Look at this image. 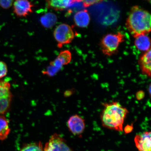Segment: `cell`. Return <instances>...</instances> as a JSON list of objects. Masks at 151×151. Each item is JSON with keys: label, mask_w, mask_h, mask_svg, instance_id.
I'll list each match as a JSON object with an SVG mask.
<instances>
[{"label": "cell", "mask_w": 151, "mask_h": 151, "mask_svg": "<svg viewBox=\"0 0 151 151\" xmlns=\"http://www.w3.org/2000/svg\"><path fill=\"white\" fill-rule=\"evenodd\" d=\"M104 109L101 115L104 127L118 132H122L123 126L129 113L127 109L118 101L103 104Z\"/></svg>", "instance_id": "obj_1"}, {"label": "cell", "mask_w": 151, "mask_h": 151, "mask_svg": "<svg viewBox=\"0 0 151 151\" xmlns=\"http://www.w3.org/2000/svg\"><path fill=\"white\" fill-rule=\"evenodd\" d=\"M126 26L134 37L141 35H147L151 31L150 13L138 6L132 7Z\"/></svg>", "instance_id": "obj_2"}, {"label": "cell", "mask_w": 151, "mask_h": 151, "mask_svg": "<svg viewBox=\"0 0 151 151\" xmlns=\"http://www.w3.org/2000/svg\"><path fill=\"white\" fill-rule=\"evenodd\" d=\"M124 35L121 33L106 35L101 41L102 52L105 55L111 56L118 52L119 46L124 41Z\"/></svg>", "instance_id": "obj_3"}, {"label": "cell", "mask_w": 151, "mask_h": 151, "mask_svg": "<svg viewBox=\"0 0 151 151\" xmlns=\"http://www.w3.org/2000/svg\"><path fill=\"white\" fill-rule=\"evenodd\" d=\"M54 36L58 46L61 48L63 45L69 44L74 39L75 33L73 28L67 24H59L55 29Z\"/></svg>", "instance_id": "obj_4"}, {"label": "cell", "mask_w": 151, "mask_h": 151, "mask_svg": "<svg viewBox=\"0 0 151 151\" xmlns=\"http://www.w3.org/2000/svg\"><path fill=\"white\" fill-rule=\"evenodd\" d=\"M10 87L9 83L0 81V115L4 114L10 108L12 99Z\"/></svg>", "instance_id": "obj_5"}, {"label": "cell", "mask_w": 151, "mask_h": 151, "mask_svg": "<svg viewBox=\"0 0 151 151\" xmlns=\"http://www.w3.org/2000/svg\"><path fill=\"white\" fill-rule=\"evenodd\" d=\"M44 151H73L61 135L54 134L44 148Z\"/></svg>", "instance_id": "obj_6"}, {"label": "cell", "mask_w": 151, "mask_h": 151, "mask_svg": "<svg viewBox=\"0 0 151 151\" xmlns=\"http://www.w3.org/2000/svg\"><path fill=\"white\" fill-rule=\"evenodd\" d=\"M33 6L29 0H14L13 4L14 14L20 17H25L32 13Z\"/></svg>", "instance_id": "obj_7"}, {"label": "cell", "mask_w": 151, "mask_h": 151, "mask_svg": "<svg viewBox=\"0 0 151 151\" xmlns=\"http://www.w3.org/2000/svg\"><path fill=\"white\" fill-rule=\"evenodd\" d=\"M67 126L73 135L81 136L86 127L85 121L79 115L75 114L68 120Z\"/></svg>", "instance_id": "obj_8"}, {"label": "cell", "mask_w": 151, "mask_h": 151, "mask_svg": "<svg viewBox=\"0 0 151 151\" xmlns=\"http://www.w3.org/2000/svg\"><path fill=\"white\" fill-rule=\"evenodd\" d=\"M151 135L150 132H145L135 136L134 142L139 151H151Z\"/></svg>", "instance_id": "obj_9"}, {"label": "cell", "mask_w": 151, "mask_h": 151, "mask_svg": "<svg viewBox=\"0 0 151 151\" xmlns=\"http://www.w3.org/2000/svg\"><path fill=\"white\" fill-rule=\"evenodd\" d=\"M48 8L57 11L68 9L74 4L82 2V0H46Z\"/></svg>", "instance_id": "obj_10"}, {"label": "cell", "mask_w": 151, "mask_h": 151, "mask_svg": "<svg viewBox=\"0 0 151 151\" xmlns=\"http://www.w3.org/2000/svg\"><path fill=\"white\" fill-rule=\"evenodd\" d=\"M151 49L145 52L139 58V63L143 74L151 76Z\"/></svg>", "instance_id": "obj_11"}, {"label": "cell", "mask_w": 151, "mask_h": 151, "mask_svg": "<svg viewBox=\"0 0 151 151\" xmlns=\"http://www.w3.org/2000/svg\"><path fill=\"white\" fill-rule=\"evenodd\" d=\"M74 21L76 25L79 27H86L90 22V16L87 11L84 9L77 12L74 16Z\"/></svg>", "instance_id": "obj_12"}, {"label": "cell", "mask_w": 151, "mask_h": 151, "mask_svg": "<svg viewBox=\"0 0 151 151\" xmlns=\"http://www.w3.org/2000/svg\"><path fill=\"white\" fill-rule=\"evenodd\" d=\"M136 47L141 51L146 52L151 49L150 40L147 35H141L134 37Z\"/></svg>", "instance_id": "obj_13"}, {"label": "cell", "mask_w": 151, "mask_h": 151, "mask_svg": "<svg viewBox=\"0 0 151 151\" xmlns=\"http://www.w3.org/2000/svg\"><path fill=\"white\" fill-rule=\"evenodd\" d=\"M57 21V17L52 12L47 13L40 18L41 25L46 28H52L55 25Z\"/></svg>", "instance_id": "obj_14"}, {"label": "cell", "mask_w": 151, "mask_h": 151, "mask_svg": "<svg viewBox=\"0 0 151 151\" xmlns=\"http://www.w3.org/2000/svg\"><path fill=\"white\" fill-rule=\"evenodd\" d=\"M10 132L8 120L3 115H0V140L6 139Z\"/></svg>", "instance_id": "obj_15"}, {"label": "cell", "mask_w": 151, "mask_h": 151, "mask_svg": "<svg viewBox=\"0 0 151 151\" xmlns=\"http://www.w3.org/2000/svg\"><path fill=\"white\" fill-rule=\"evenodd\" d=\"M19 151H44L42 143L40 142L31 143L22 146Z\"/></svg>", "instance_id": "obj_16"}, {"label": "cell", "mask_w": 151, "mask_h": 151, "mask_svg": "<svg viewBox=\"0 0 151 151\" xmlns=\"http://www.w3.org/2000/svg\"><path fill=\"white\" fill-rule=\"evenodd\" d=\"M61 62L63 65H68L70 63L72 59L71 52L68 50L62 51L56 58Z\"/></svg>", "instance_id": "obj_17"}, {"label": "cell", "mask_w": 151, "mask_h": 151, "mask_svg": "<svg viewBox=\"0 0 151 151\" xmlns=\"http://www.w3.org/2000/svg\"><path fill=\"white\" fill-rule=\"evenodd\" d=\"M14 0H0V7L4 9H8L12 6Z\"/></svg>", "instance_id": "obj_18"}, {"label": "cell", "mask_w": 151, "mask_h": 151, "mask_svg": "<svg viewBox=\"0 0 151 151\" xmlns=\"http://www.w3.org/2000/svg\"><path fill=\"white\" fill-rule=\"evenodd\" d=\"M7 71L8 69L6 64L4 62L0 61V78L6 76Z\"/></svg>", "instance_id": "obj_19"}, {"label": "cell", "mask_w": 151, "mask_h": 151, "mask_svg": "<svg viewBox=\"0 0 151 151\" xmlns=\"http://www.w3.org/2000/svg\"><path fill=\"white\" fill-rule=\"evenodd\" d=\"M102 1L103 0H82L83 5L85 7H89Z\"/></svg>", "instance_id": "obj_20"}, {"label": "cell", "mask_w": 151, "mask_h": 151, "mask_svg": "<svg viewBox=\"0 0 151 151\" xmlns=\"http://www.w3.org/2000/svg\"><path fill=\"white\" fill-rule=\"evenodd\" d=\"M145 97V93L142 90H139L137 92L136 94V97L138 101L144 99Z\"/></svg>", "instance_id": "obj_21"}, {"label": "cell", "mask_w": 151, "mask_h": 151, "mask_svg": "<svg viewBox=\"0 0 151 151\" xmlns=\"http://www.w3.org/2000/svg\"><path fill=\"white\" fill-rule=\"evenodd\" d=\"M133 129V124L131 125L128 124L124 128V131L125 134L129 133L131 132Z\"/></svg>", "instance_id": "obj_22"}, {"label": "cell", "mask_w": 151, "mask_h": 151, "mask_svg": "<svg viewBox=\"0 0 151 151\" xmlns=\"http://www.w3.org/2000/svg\"><path fill=\"white\" fill-rule=\"evenodd\" d=\"M151 85L150 84V86H149V87L148 88V90H149L148 91H149V93H150V96L151 95Z\"/></svg>", "instance_id": "obj_23"}, {"label": "cell", "mask_w": 151, "mask_h": 151, "mask_svg": "<svg viewBox=\"0 0 151 151\" xmlns=\"http://www.w3.org/2000/svg\"><path fill=\"white\" fill-rule=\"evenodd\" d=\"M147 1H148L149 2H150V3L151 0H147Z\"/></svg>", "instance_id": "obj_24"}]
</instances>
